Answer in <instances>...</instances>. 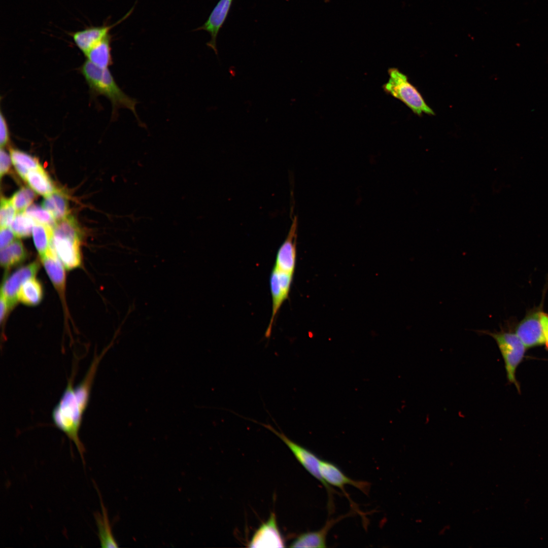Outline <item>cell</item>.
I'll use <instances>...</instances> for the list:
<instances>
[{"instance_id": "cell-1", "label": "cell", "mask_w": 548, "mask_h": 548, "mask_svg": "<svg viewBox=\"0 0 548 548\" xmlns=\"http://www.w3.org/2000/svg\"><path fill=\"white\" fill-rule=\"evenodd\" d=\"M109 348L94 357L82 380L74 385V372L68 379L60 398L53 407L51 418L54 425L72 441L84 462L85 448L79 432L83 416L88 406L92 387L99 364Z\"/></svg>"}, {"instance_id": "cell-2", "label": "cell", "mask_w": 548, "mask_h": 548, "mask_svg": "<svg viewBox=\"0 0 548 548\" xmlns=\"http://www.w3.org/2000/svg\"><path fill=\"white\" fill-rule=\"evenodd\" d=\"M81 72L93 95H103L108 98L112 105V118L117 116L119 109L130 110L141 121L136 112L137 100L125 94L119 87L109 68H100L86 60L81 67Z\"/></svg>"}, {"instance_id": "cell-3", "label": "cell", "mask_w": 548, "mask_h": 548, "mask_svg": "<svg viewBox=\"0 0 548 548\" xmlns=\"http://www.w3.org/2000/svg\"><path fill=\"white\" fill-rule=\"evenodd\" d=\"M388 73V80L383 86L387 94L401 101L417 115L434 114L418 89L408 81L406 75L396 67L389 68Z\"/></svg>"}, {"instance_id": "cell-4", "label": "cell", "mask_w": 548, "mask_h": 548, "mask_svg": "<svg viewBox=\"0 0 548 548\" xmlns=\"http://www.w3.org/2000/svg\"><path fill=\"white\" fill-rule=\"evenodd\" d=\"M260 424L278 436L287 445L296 459L305 469L321 483L326 489L328 494L327 508L328 513L329 515L332 513L335 509L334 494H338V492L329 485L322 477L320 470L321 459L316 454L290 440L283 433L278 431L270 425L262 423H260Z\"/></svg>"}, {"instance_id": "cell-5", "label": "cell", "mask_w": 548, "mask_h": 548, "mask_svg": "<svg viewBox=\"0 0 548 548\" xmlns=\"http://www.w3.org/2000/svg\"><path fill=\"white\" fill-rule=\"evenodd\" d=\"M320 470L324 480L330 486L339 488L349 501L350 506L355 513H358L362 518V522H368L366 514L361 511L357 505L353 502L345 490V485H350L359 490L364 494L368 495L370 488V484L364 481L352 479L347 476L340 468L332 462L321 459Z\"/></svg>"}, {"instance_id": "cell-6", "label": "cell", "mask_w": 548, "mask_h": 548, "mask_svg": "<svg viewBox=\"0 0 548 548\" xmlns=\"http://www.w3.org/2000/svg\"><path fill=\"white\" fill-rule=\"evenodd\" d=\"M488 334L492 336L497 344L504 361L508 381L518 387L516 371L523 358L526 347L516 333L488 332Z\"/></svg>"}, {"instance_id": "cell-7", "label": "cell", "mask_w": 548, "mask_h": 548, "mask_svg": "<svg viewBox=\"0 0 548 548\" xmlns=\"http://www.w3.org/2000/svg\"><path fill=\"white\" fill-rule=\"evenodd\" d=\"M293 273L285 271L275 267L271 272L269 286L272 298V314L265 332V336L271 334L272 325L279 310L288 298L293 281Z\"/></svg>"}, {"instance_id": "cell-8", "label": "cell", "mask_w": 548, "mask_h": 548, "mask_svg": "<svg viewBox=\"0 0 548 548\" xmlns=\"http://www.w3.org/2000/svg\"><path fill=\"white\" fill-rule=\"evenodd\" d=\"M81 238L52 233L50 248L65 269H73L81 265Z\"/></svg>"}, {"instance_id": "cell-9", "label": "cell", "mask_w": 548, "mask_h": 548, "mask_svg": "<svg viewBox=\"0 0 548 548\" xmlns=\"http://www.w3.org/2000/svg\"><path fill=\"white\" fill-rule=\"evenodd\" d=\"M134 8V6L114 24L90 26L72 32L70 36L76 46L85 55L94 45L110 34L111 29L127 19Z\"/></svg>"}, {"instance_id": "cell-10", "label": "cell", "mask_w": 548, "mask_h": 548, "mask_svg": "<svg viewBox=\"0 0 548 548\" xmlns=\"http://www.w3.org/2000/svg\"><path fill=\"white\" fill-rule=\"evenodd\" d=\"M39 267V262L34 261L18 269L5 279L1 294L6 298L11 309L18 301V295L22 285L29 279L35 277Z\"/></svg>"}, {"instance_id": "cell-11", "label": "cell", "mask_w": 548, "mask_h": 548, "mask_svg": "<svg viewBox=\"0 0 548 548\" xmlns=\"http://www.w3.org/2000/svg\"><path fill=\"white\" fill-rule=\"evenodd\" d=\"M250 547H284L285 541L279 529L276 516L272 512L268 519L254 533L249 543Z\"/></svg>"}, {"instance_id": "cell-12", "label": "cell", "mask_w": 548, "mask_h": 548, "mask_svg": "<svg viewBox=\"0 0 548 548\" xmlns=\"http://www.w3.org/2000/svg\"><path fill=\"white\" fill-rule=\"evenodd\" d=\"M297 225V218L295 216L286 238L278 250L274 265L279 269L291 273H294L296 265Z\"/></svg>"}, {"instance_id": "cell-13", "label": "cell", "mask_w": 548, "mask_h": 548, "mask_svg": "<svg viewBox=\"0 0 548 548\" xmlns=\"http://www.w3.org/2000/svg\"><path fill=\"white\" fill-rule=\"evenodd\" d=\"M540 314L539 312H534L528 314L517 327L516 334L526 348L545 344Z\"/></svg>"}, {"instance_id": "cell-14", "label": "cell", "mask_w": 548, "mask_h": 548, "mask_svg": "<svg viewBox=\"0 0 548 548\" xmlns=\"http://www.w3.org/2000/svg\"><path fill=\"white\" fill-rule=\"evenodd\" d=\"M233 0H220L214 7L207 21L194 30H205L209 32L211 40L207 45L218 54L217 38L231 8Z\"/></svg>"}, {"instance_id": "cell-15", "label": "cell", "mask_w": 548, "mask_h": 548, "mask_svg": "<svg viewBox=\"0 0 548 548\" xmlns=\"http://www.w3.org/2000/svg\"><path fill=\"white\" fill-rule=\"evenodd\" d=\"M355 513L350 512L345 515H341L336 518L328 519L324 525L319 530L309 531L300 534L292 542L291 547H315L324 548L327 547L326 538L331 529L341 520L352 516Z\"/></svg>"}, {"instance_id": "cell-16", "label": "cell", "mask_w": 548, "mask_h": 548, "mask_svg": "<svg viewBox=\"0 0 548 548\" xmlns=\"http://www.w3.org/2000/svg\"><path fill=\"white\" fill-rule=\"evenodd\" d=\"M41 261L50 280L57 292L64 301L65 268L51 248L41 257Z\"/></svg>"}, {"instance_id": "cell-17", "label": "cell", "mask_w": 548, "mask_h": 548, "mask_svg": "<svg viewBox=\"0 0 548 548\" xmlns=\"http://www.w3.org/2000/svg\"><path fill=\"white\" fill-rule=\"evenodd\" d=\"M112 37L109 34L90 49L85 55L86 60L100 68H109L113 64L111 47Z\"/></svg>"}, {"instance_id": "cell-18", "label": "cell", "mask_w": 548, "mask_h": 548, "mask_svg": "<svg viewBox=\"0 0 548 548\" xmlns=\"http://www.w3.org/2000/svg\"><path fill=\"white\" fill-rule=\"evenodd\" d=\"M42 206L49 211L56 222L69 216L68 202L65 194L61 191L45 196Z\"/></svg>"}, {"instance_id": "cell-19", "label": "cell", "mask_w": 548, "mask_h": 548, "mask_svg": "<svg viewBox=\"0 0 548 548\" xmlns=\"http://www.w3.org/2000/svg\"><path fill=\"white\" fill-rule=\"evenodd\" d=\"M25 181L36 193L44 196L57 190L52 180L42 166L30 170Z\"/></svg>"}, {"instance_id": "cell-20", "label": "cell", "mask_w": 548, "mask_h": 548, "mask_svg": "<svg viewBox=\"0 0 548 548\" xmlns=\"http://www.w3.org/2000/svg\"><path fill=\"white\" fill-rule=\"evenodd\" d=\"M27 256V252L22 242L15 240L1 249V264L4 268L8 269L22 263Z\"/></svg>"}, {"instance_id": "cell-21", "label": "cell", "mask_w": 548, "mask_h": 548, "mask_svg": "<svg viewBox=\"0 0 548 548\" xmlns=\"http://www.w3.org/2000/svg\"><path fill=\"white\" fill-rule=\"evenodd\" d=\"M100 498V505L102 514L96 512L94 518L98 529V536L102 547H117L118 545L113 535L107 509L105 508L100 494L98 491Z\"/></svg>"}, {"instance_id": "cell-22", "label": "cell", "mask_w": 548, "mask_h": 548, "mask_svg": "<svg viewBox=\"0 0 548 548\" xmlns=\"http://www.w3.org/2000/svg\"><path fill=\"white\" fill-rule=\"evenodd\" d=\"M10 155L17 173L24 180L30 170L41 166L37 158L20 150L11 148Z\"/></svg>"}, {"instance_id": "cell-23", "label": "cell", "mask_w": 548, "mask_h": 548, "mask_svg": "<svg viewBox=\"0 0 548 548\" xmlns=\"http://www.w3.org/2000/svg\"><path fill=\"white\" fill-rule=\"evenodd\" d=\"M43 296L42 286L35 277L29 279L21 287L18 293V300L22 303L34 306L40 303Z\"/></svg>"}, {"instance_id": "cell-24", "label": "cell", "mask_w": 548, "mask_h": 548, "mask_svg": "<svg viewBox=\"0 0 548 548\" xmlns=\"http://www.w3.org/2000/svg\"><path fill=\"white\" fill-rule=\"evenodd\" d=\"M52 229L48 226L39 223H36L33 227V240L40 257L46 254L50 248Z\"/></svg>"}, {"instance_id": "cell-25", "label": "cell", "mask_w": 548, "mask_h": 548, "mask_svg": "<svg viewBox=\"0 0 548 548\" xmlns=\"http://www.w3.org/2000/svg\"><path fill=\"white\" fill-rule=\"evenodd\" d=\"M36 223L32 218L24 212H20L16 215L10 225V228L16 237L25 238L30 235Z\"/></svg>"}, {"instance_id": "cell-26", "label": "cell", "mask_w": 548, "mask_h": 548, "mask_svg": "<svg viewBox=\"0 0 548 548\" xmlns=\"http://www.w3.org/2000/svg\"><path fill=\"white\" fill-rule=\"evenodd\" d=\"M36 197L35 191L28 187H23L13 195L10 200L16 211L20 213L23 212Z\"/></svg>"}, {"instance_id": "cell-27", "label": "cell", "mask_w": 548, "mask_h": 548, "mask_svg": "<svg viewBox=\"0 0 548 548\" xmlns=\"http://www.w3.org/2000/svg\"><path fill=\"white\" fill-rule=\"evenodd\" d=\"M32 218L36 223L48 226L53 228L56 221L51 213L43 207L36 204H30L24 211Z\"/></svg>"}, {"instance_id": "cell-28", "label": "cell", "mask_w": 548, "mask_h": 548, "mask_svg": "<svg viewBox=\"0 0 548 548\" xmlns=\"http://www.w3.org/2000/svg\"><path fill=\"white\" fill-rule=\"evenodd\" d=\"M16 210L12 204L10 199L2 197L0 210L1 227H9L16 215Z\"/></svg>"}, {"instance_id": "cell-29", "label": "cell", "mask_w": 548, "mask_h": 548, "mask_svg": "<svg viewBox=\"0 0 548 548\" xmlns=\"http://www.w3.org/2000/svg\"><path fill=\"white\" fill-rule=\"evenodd\" d=\"M0 121V144L1 147L3 148L7 146L9 142L10 132L8 123L2 111Z\"/></svg>"}, {"instance_id": "cell-30", "label": "cell", "mask_w": 548, "mask_h": 548, "mask_svg": "<svg viewBox=\"0 0 548 548\" xmlns=\"http://www.w3.org/2000/svg\"><path fill=\"white\" fill-rule=\"evenodd\" d=\"M16 236L12 229L9 227H1L0 230V248L3 249L12 242H13Z\"/></svg>"}, {"instance_id": "cell-31", "label": "cell", "mask_w": 548, "mask_h": 548, "mask_svg": "<svg viewBox=\"0 0 548 548\" xmlns=\"http://www.w3.org/2000/svg\"><path fill=\"white\" fill-rule=\"evenodd\" d=\"M0 175L3 176L8 174L11 167V158L7 152L2 148L0 151Z\"/></svg>"}, {"instance_id": "cell-32", "label": "cell", "mask_w": 548, "mask_h": 548, "mask_svg": "<svg viewBox=\"0 0 548 548\" xmlns=\"http://www.w3.org/2000/svg\"><path fill=\"white\" fill-rule=\"evenodd\" d=\"M11 309L6 298L1 294L0 299V321L1 324L4 323L9 310Z\"/></svg>"}, {"instance_id": "cell-33", "label": "cell", "mask_w": 548, "mask_h": 548, "mask_svg": "<svg viewBox=\"0 0 548 548\" xmlns=\"http://www.w3.org/2000/svg\"><path fill=\"white\" fill-rule=\"evenodd\" d=\"M540 322L545 339V344L548 349V315L541 313Z\"/></svg>"}]
</instances>
